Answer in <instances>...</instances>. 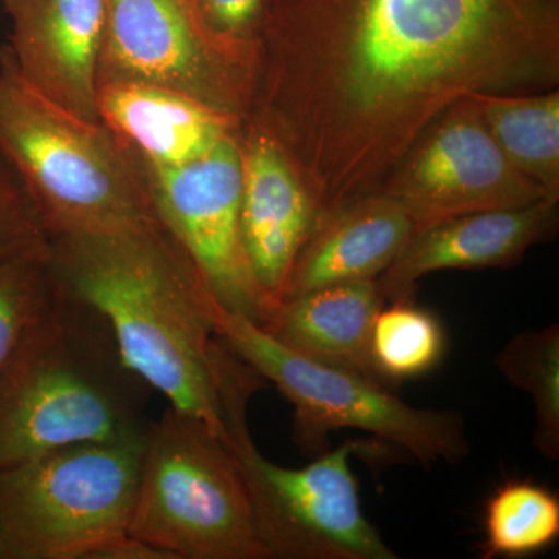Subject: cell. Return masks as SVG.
<instances>
[{"mask_svg": "<svg viewBox=\"0 0 559 559\" xmlns=\"http://www.w3.org/2000/svg\"><path fill=\"white\" fill-rule=\"evenodd\" d=\"M215 334L294 407V443L323 454L331 432L356 429L406 451L421 465L457 463L469 454L465 421L454 411L419 409L364 374L307 358L263 326L218 308Z\"/></svg>", "mask_w": 559, "mask_h": 559, "instance_id": "7", "label": "cell"}, {"mask_svg": "<svg viewBox=\"0 0 559 559\" xmlns=\"http://www.w3.org/2000/svg\"><path fill=\"white\" fill-rule=\"evenodd\" d=\"M257 64L259 47L210 32L190 0H108L98 84H153L245 120Z\"/></svg>", "mask_w": 559, "mask_h": 559, "instance_id": "9", "label": "cell"}, {"mask_svg": "<svg viewBox=\"0 0 559 559\" xmlns=\"http://www.w3.org/2000/svg\"><path fill=\"white\" fill-rule=\"evenodd\" d=\"M150 392L105 316L55 283L46 310L0 366V469L72 444L140 436L151 423Z\"/></svg>", "mask_w": 559, "mask_h": 559, "instance_id": "3", "label": "cell"}, {"mask_svg": "<svg viewBox=\"0 0 559 559\" xmlns=\"http://www.w3.org/2000/svg\"><path fill=\"white\" fill-rule=\"evenodd\" d=\"M49 249L0 264V366L53 297Z\"/></svg>", "mask_w": 559, "mask_h": 559, "instance_id": "22", "label": "cell"}, {"mask_svg": "<svg viewBox=\"0 0 559 559\" xmlns=\"http://www.w3.org/2000/svg\"><path fill=\"white\" fill-rule=\"evenodd\" d=\"M11 60L22 79L61 108L92 121L108 0H10Z\"/></svg>", "mask_w": 559, "mask_h": 559, "instance_id": "12", "label": "cell"}, {"mask_svg": "<svg viewBox=\"0 0 559 559\" xmlns=\"http://www.w3.org/2000/svg\"><path fill=\"white\" fill-rule=\"evenodd\" d=\"M226 444L248 491L257 533L270 559H396L360 509L349 466L353 441L311 465L285 468L261 454L248 426V404L263 378L219 340L215 345Z\"/></svg>", "mask_w": 559, "mask_h": 559, "instance_id": "5", "label": "cell"}, {"mask_svg": "<svg viewBox=\"0 0 559 559\" xmlns=\"http://www.w3.org/2000/svg\"><path fill=\"white\" fill-rule=\"evenodd\" d=\"M238 131L200 159L178 167L151 164L132 153L157 219L200 272L216 304L264 326L274 307L253 277L242 245Z\"/></svg>", "mask_w": 559, "mask_h": 559, "instance_id": "10", "label": "cell"}, {"mask_svg": "<svg viewBox=\"0 0 559 559\" xmlns=\"http://www.w3.org/2000/svg\"><path fill=\"white\" fill-rule=\"evenodd\" d=\"M384 305L374 280L341 283L278 301L263 329L307 358L381 382L371 364L370 334Z\"/></svg>", "mask_w": 559, "mask_h": 559, "instance_id": "17", "label": "cell"}, {"mask_svg": "<svg viewBox=\"0 0 559 559\" xmlns=\"http://www.w3.org/2000/svg\"><path fill=\"white\" fill-rule=\"evenodd\" d=\"M559 87V0H271L245 120L271 132L316 223L380 193L444 110Z\"/></svg>", "mask_w": 559, "mask_h": 559, "instance_id": "1", "label": "cell"}, {"mask_svg": "<svg viewBox=\"0 0 559 559\" xmlns=\"http://www.w3.org/2000/svg\"><path fill=\"white\" fill-rule=\"evenodd\" d=\"M373 320L370 358L382 384L418 380L440 366L447 353V331L439 316L415 299L388 301Z\"/></svg>", "mask_w": 559, "mask_h": 559, "instance_id": "19", "label": "cell"}, {"mask_svg": "<svg viewBox=\"0 0 559 559\" xmlns=\"http://www.w3.org/2000/svg\"><path fill=\"white\" fill-rule=\"evenodd\" d=\"M469 98L510 164L559 201V87Z\"/></svg>", "mask_w": 559, "mask_h": 559, "instance_id": "18", "label": "cell"}, {"mask_svg": "<svg viewBox=\"0 0 559 559\" xmlns=\"http://www.w3.org/2000/svg\"><path fill=\"white\" fill-rule=\"evenodd\" d=\"M241 235L250 270L277 307L294 263L316 223L310 193L271 132L242 120Z\"/></svg>", "mask_w": 559, "mask_h": 559, "instance_id": "13", "label": "cell"}, {"mask_svg": "<svg viewBox=\"0 0 559 559\" xmlns=\"http://www.w3.org/2000/svg\"><path fill=\"white\" fill-rule=\"evenodd\" d=\"M0 156L24 183L49 237L159 224L138 157L103 121L31 86L0 49Z\"/></svg>", "mask_w": 559, "mask_h": 559, "instance_id": "4", "label": "cell"}, {"mask_svg": "<svg viewBox=\"0 0 559 559\" xmlns=\"http://www.w3.org/2000/svg\"><path fill=\"white\" fill-rule=\"evenodd\" d=\"M90 559H173L167 551L157 549L153 544L135 538L130 533L106 540L92 551Z\"/></svg>", "mask_w": 559, "mask_h": 559, "instance_id": "25", "label": "cell"}, {"mask_svg": "<svg viewBox=\"0 0 559 559\" xmlns=\"http://www.w3.org/2000/svg\"><path fill=\"white\" fill-rule=\"evenodd\" d=\"M496 367L535 403L533 444L540 455L559 459V326L516 334L496 358Z\"/></svg>", "mask_w": 559, "mask_h": 559, "instance_id": "21", "label": "cell"}, {"mask_svg": "<svg viewBox=\"0 0 559 559\" xmlns=\"http://www.w3.org/2000/svg\"><path fill=\"white\" fill-rule=\"evenodd\" d=\"M128 533L173 559H270L226 441L171 406L146 430Z\"/></svg>", "mask_w": 559, "mask_h": 559, "instance_id": "6", "label": "cell"}, {"mask_svg": "<svg viewBox=\"0 0 559 559\" xmlns=\"http://www.w3.org/2000/svg\"><path fill=\"white\" fill-rule=\"evenodd\" d=\"M50 270L58 288L105 316L124 362L151 390L226 441L215 370L219 305L160 223L51 237Z\"/></svg>", "mask_w": 559, "mask_h": 559, "instance_id": "2", "label": "cell"}, {"mask_svg": "<svg viewBox=\"0 0 559 559\" xmlns=\"http://www.w3.org/2000/svg\"><path fill=\"white\" fill-rule=\"evenodd\" d=\"M378 194L399 204L417 229L550 200L503 156L473 98L444 110L419 135Z\"/></svg>", "mask_w": 559, "mask_h": 559, "instance_id": "11", "label": "cell"}, {"mask_svg": "<svg viewBox=\"0 0 559 559\" xmlns=\"http://www.w3.org/2000/svg\"><path fill=\"white\" fill-rule=\"evenodd\" d=\"M50 237L24 183L0 156V264L49 249Z\"/></svg>", "mask_w": 559, "mask_h": 559, "instance_id": "23", "label": "cell"}, {"mask_svg": "<svg viewBox=\"0 0 559 559\" xmlns=\"http://www.w3.org/2000/svg\"><path fill=\"white\" fill-rule=\"evenodd\" d=\"M146 430L0 469V559H90L127 533Z\"/></svg>", "mask_w": 559, "mask_h": 559, "instance_id": "8", "label": "cell"}, {"mask_svg": "<svg viewBox=\"0 0 559 559\" xmlns=\"http://www.w3.org/2000/svg\"><path fill=\"white\" fill-rule=\"evenodd\" d=\"M98 114L139 157L162 167L200 159L240 130L242 121L178 92L135 81L98 84Z\"/></svg>", "mask_w": 559, "mask_h": 559, "instance_id": "16", "label": "cell"}, {"mask_svg": "<svg viewBox=\"0 0 559 559\" xmlns=\"http://www.w3.org/2000/svg\"><path fill=\"white\" fill-rule=\"evenodd\" d=\"M415 230L414 219L382 194L331 213L316 223L280 301L325 286L377 280L399 259Z\"/></svg>", "mask_w": 559, "mask_h": 559, "instance_id": "15", "label": "cell"}, {"mask_svg": "<svg viewBox=\"0 0 559 559\" xmlns=\"http://www.w3.org/2000/svg\"><path fill=\"white\" fill-rule=\"evenodd\" d=\"M481 558H524L540 554L559 536V499L532 480L500 485L484 511Z\"/></svg>", "mask_w": 559, "mask_h": 559, "instance_id": "20", "label": "cell"}, {"mask_svg": "<svg viewBox=\"0 0 559 559\" xmlns=\"http://www.w3.org/2000/svg\"><path fill=\"white\" fill-rule=\"evenodd\" d=\"M198 20L219 38L259 47L271 0H190Z\"/></svg>", "mask_w": 559, "mask_h": 559, "instance_id": "24", "label": "cell"}, {"mask_svg": "<svg viewBox=\"0 0 559 559\" xmlns=\"http://www.w3.org/2000/svg\"><path fill=\"white\" fill-rule=\"evenodd\" d=\"M7 2H10V0H0V3H2V5H5Z\"/></svg>", "mask_w": 559, "mask_h": 559, "instance_id": "26", "label": "cell"}, {"mask_svg": "<svg viewBox=\"0 0 559 559\" xmlns=\"http://www.w3.org/2000/svg\"><path fill=\"white\" fill-rule=\"evenodd\" d=\"M559 226V201L485 210L415 230L399 259L377 282L388 301L415 299L417 283L439 271L506 270L533 246L549 241Z\"/></svg>", "mask_w": 559, "mask_h": 559, "instance_id": "14", "label": "cell"}]
</instances>
